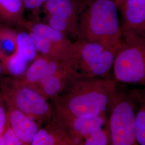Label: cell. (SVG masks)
<instances>
[{
    "mask_svg": "<svg viewBox=\"0 0 145 145\" xmlns=\"http://www.w3.org/2000/svg\"><path fill=\"white\" fill-rule=\"evenodd\" d=\"M117 84L112 78H78L51 99L53 109L83 118L106 114Z\"/></svg>",
    "mask_w": 145,
    "mask_h": 145,
    "instance_id": "6da1fadb",
    "label": "cell"
},
{
    "mask_svg": "<svg viewBox=\"0 0 145 145\" xmlns=\"http://www.w3.org/2000/svg\"><path fill=\"white\" fill-rule=\"evenodd\" d=\"M80 15V37L88 42L114 46L123 40L118 8L111 0H87Z\"/></svg>",
    "mask_w": 145,
    "mask_h": 145,
    "instance_id": "7a4b0ae2",
    "label": "cell"
},
{
    "mask_svg": "<svg viewBox=\"0 0 145 145\" xmlns=\"http://www.w3.org/2000/svg\"><path fill=\"white\" fill-rule=\"evenodd\" d=\"M112 72L117 83L145 87V36L123 33Z\"/></svg>",
    "mask_w": 145,
    "mask_h": 145,
    "instance_id": "3957f363",
    "label": "cell"
},
{
    "mask_svg": "<svg viewBox=\"0 0 145 145\" xmlns=\"http://www.w3.org/2000/svg\"><path fill=\"white\" fill-rule=\"evenodd\" d=\"M110 46L78 39L75 56L68 62L83 78H111L114 58L121 43Z\"/></svg>",
    "mask_w": 145,
    "mask_h": 145,
    "instance_id": "277c9868",
    "label": "cell"
},
{
    "mask_svg": "<svg viewBox=\"0 0 145 145\" xmlns=\"http://www.w3.org/2000/svg\"><path fill=\"white\" fill-rule=\"evenodd\" d=\"M0 89L5 103L35 120L40 127L51 120L53 108L40 93L25 86L18 77L0 79Z\"/></svg>",
    "mask_w": 145,
    "mask_h": 145,
    "instance_id": "5b68a950",
    "label": "cell"
},
{
    "mask_svg": "<svg viewBox=\"0 0 145 145\" xmlns=\"http://www.w3.org/2000/svg\"><path fill=\"white\" fill-rule=\"evenodd\" d=\"M135 104L132 93L120 89L117 83L108 109L111 145H138L135 133Z\"/></svg>",
    "mask_w": 145,
    "mask_h": 145,
    "instance_id": "8992f818",
    "label": "cell"
},
{
    "mask_svg": "<svg viewBox=\"0 0 145 145\" xmlns=\"http://www.w3.org/2000/svg\"><path fill=\"white\" fill-rule=\"evenodd\" d=\"M81 0H49L42 7L45 23L68 37H80L78 23Z\"/></svg>",
    "mask_w": 145,
    "mask_h": 145,
    "instance_id": "52a82bcc",
    "label": "cell"
},
{
    "mask_svg": "<svg viewBox=\"0 0 145 145\" xmlns=\"http://www.w3.org/2000/svg\"><path fill=\"white\" fill-rule=\"evenodd\" d=\"M51 119L65 131L76 145L108 123L106 114L91 118L78 117L53 109Z\"/></svg>",
    "mask_w": 145,
    "mask_h": 145,
    "instance_id": "ba28073f",
    "label": "cell"
},
{
    "mask_svg": "<svg viewBox=\"0 0 145 145\" xmlns=\"http://www.w3.org/2000/svg\"><path fill=\"white\" fill-rule=\"evenodd\" d=\"M79 78L67 60L62 61L53 72L45 77L40 83L38 93L46 99H52L63 92L69 85Z\"/></svg>",
    "mask_w": 145,
    "mask_h": 145,
    "instance_id": "9c48e42d",
    "label": "cell"
},
{
    "mask_svg": "<svg viewBox=\"0 0 145 145\" xmlns=\"http://www.w3.org/2000/svg\"><path fill=\"white\" fill-rule=\"evenodd\" d=\"M119 9L123 33L145 36V0H125Z\"/></svg>",
    "mask_w": 145,
    "mask_h": 145,
    "instance_id": "30bf717a",
    "label": "cell"
},
{
    "mask_svg": "<svg viewBox=\"0 0 145 145\" xmlns=\"http://www.w3.org/2000/svg\"><path fill=\"white\" fill-rule=\"evenodd\" d=\"M7 123L24 145H31L40 128L36 121L14 107L7 105Z\"/></svg>",
    "mask_w": 145,
    "mask_h": 145,
    "instance_id": "8fae6325",
    "label": "cell"
},
{
    "mask_svg": "<svg viewBox=\"0 0 145 145\" xmlns=\"http://www.w3.org/2000/svg\"><path fill=\"white\" fill-rule=\"evenodd\" d=\"M25 29L46 39L53 45L65 52L69 57H74L76 52L75 42H72L67 36L52 28L45 23L26 21Z\"/></svg>",
    "mask_w": 145,
    "mask_h": 145,
    "instance_id": "7c38bea8",
    "label": "cell"
},
{
    "mask_svg": "<svg viewBox=\"0 0 145 145\" xmlns=\"http://www.w3.org/2000/svg\"><path fill=\"white\" fill-rule=\"evenodd\" d=\"M61 61L53 60L39 54L20 77L25 86L38 93L40 83L45 77L52 72Z\"/></svg>",
    "mask_w": 145,
    "mask_h": 145,
    "instance_id": "4fadbf2b",
    "label": "cell"
},
{
    "mask_svg": "<svg viewBox=\"0 0 145 145\" xmlns=\"http://www.w3.org/2000/svg\"><path fill=\"white\" fill-rule=\"evenodd\" d=\"M31 145H76L65 130L52 119L40 128Z\"/></svg>",
    "mask_w": 145,
    "mask_h": 145,
    "instance_id": "5bb4252c",
    "label": "cell"
},
{
    "mask_svg": "<svg viewBox=\"0 0 145 145\" xmlns=\"http://www.w3.org/2000/svg\"><path fill=\"white\" fill-rule=\"evenodd\" d=\"M24 11L22 0H0V22L7 26L25 28Z\"/></svg>",
    "mask_w": 145,
    "mask_h": 145,
    "instance_id": "9a60e30c",
    "label": "cell"
},
{
    "mask_svg": "<svg viewBox=\"0 0 145 145\" xmlns=\"http://www.w3.org/2000/svg\"><path fill=\"white\" fill-rule=\"evenodd\" d=\"M132 95L139 109L136 112L135 133L138 145H145V87L133 90Z\"/></svg>",
    "mask_w": 145,
    "mask_h": 145,
    "instance_id": "2e32d148",
    "label": "cell"
},
{
    "mask_svg": "<svg viewBox=\"0 0 145 145\" xmlns=\"http://www.w3.org/2000/svg\"><path fill=\"white\" fill-rule=\"evenodd\" d=\"M39 54L53 60L65 61L70 58L62 50L53 45L46 39L28 31Z\"/></svg>",
    "mask_w": 145,
    "mask_h": 145,
    "instance_id": "e0dca14e",
    "label": "cell"
},
{
    "mask_svg": "<svg viewBox=\"0 0 145 145\" xmlns=\"http://www.w3.org/2000/svg\"><path fill=\"white\" fill-rule=\"evenodd\" d=\"M15 52L30 64L38 57L39 53L29 32H17V48Z\"/></svg>",
    "mask_w": 145,
    "mask_h": 145,
    "instance_id": "ac0fdd59",
    "label": "cell"
},
{
    "mask_svg": "<svg viewBox=\"0 0 145 145\" xmlns=\"http://www.w3.org/2000/svg\"><path fill=\"white\" fill-rule=\"evenodd\" d=\"M17 33L9 26H0V53L1 62L5 57L15 52L17 48Z\"/></svg>",
    "mask_w": 145,
    "mask_h": 145,
    "instance_id": "d6986e66",
    "label": "cell"
},
{
    "mask_svg": "<svg viewBox=\"0 0 145 145\" xmlns=\"http://www.w3.org/2000/svg\"><path fill=\"white\" fill-rule=\"evenodd\" d=\"M83 145H111L108 123L90 135L82 142Z\"/></svg>",
    "mask_w": 145,
    "mask_h": 145,
    "instance_id": "ffe728a7",
    "label": "cell"
},
{
    "mask_svg": "<svg viewBox=\"0 0 145 145\" xmlns=\"http://www.w3.org/2000/svg\"><path fill=\"white\" fill-rule=\"evenodd\" d=\"M0 137L3 145H24L8 123Z\"/></svg>",
    "mask_w": 145,
    "mask_h": 145,
    "instance_id": "44dd1931",
    "label": "cell"
},
{
    "mask_svg": "<svg viewBox=\"0 0 145 145\" xmlns=\"http://www.w3.org/2000/svg\"><path fill=\"white\" fill-rule=\"evenodd\" d=\"M49 0H22L25 10L31 11L35 16L43 5Z\"/></svg>",
    "mask_w": 145,
    "mask_h": 145,
    "instance_id": "7402d4cb",
    "label": "cell"
},
{
    "mask_svg": "<svg viewBox=\"0 0 145 145\" xmlns=\"http://www.w3.org/2000/svg\"><path fill=\"white\" fill-rule=\"evenodd\" d=\"M7 124V108L0 89V135L2 134Z\"/></svg>",
    "mask_w": 145,
    "mask_h": 145,
    "instance_id": "603a6c76",
    "label": "cell"
},
{
    "mask_svg": "<svg viewBox=\"0 0 145 145\" xmlns=\"http://www.w3.org/2000/svg\"><path fill=\"white\" fill-rule=\"evenodd\" d=\"M111 1L114 2V3L116 4V5L118 7V8L119 9V7L122 5V3L124 2L125 0H111Z\"/></svg>",
    "mask_w": 145,
    "mask_h": 145,
    "instance_id": "cb8c5ba5",
    "label": "cell"
},
{
    "mask_svg": "<svg viewBox=\"0 0 145 145\" xmlns=\"http://www.w3.org/2000/svg\"><path fill=\"white\" fill-rule=\"evenodd\" d=\"M2 74H3V69L2 64L1 62L0 61V78H1Z\"/></svg>",
    "mask_w": 145,
    "mask_h": 145,
    "instance_id": "d4e9b609",
    "label": "cell"
},
{
    "mask_svg": "<svg viewBox=\"0 0 145 145\" xmlns=\"http://www.w3.org/2000/svg\"><path fill=\"white\" fill-rule=\"evenodd\" d=\"M0 59H1V53H0Z\"/></svg>",
    "mask_w": 145,
    "mask_h": 145,
    "instance_id": "484cf974",
    "label": "cell"
}]
</instances>
